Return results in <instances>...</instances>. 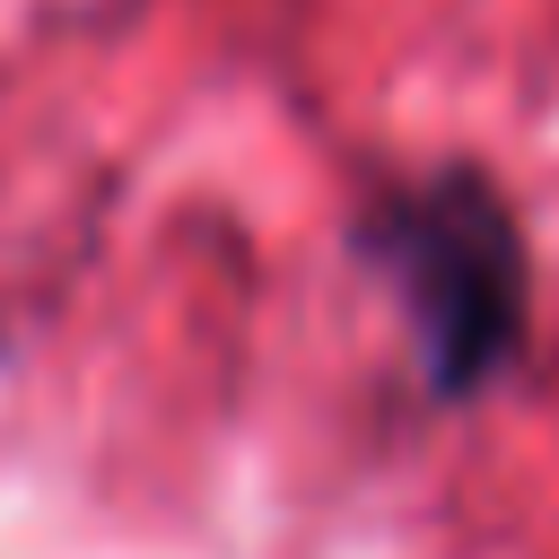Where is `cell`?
Here are the masks:
<instances>
[{
	"label": "cell",
	"mask_w": 559,
	"mask_h": 559,
	"mask_svg": "<svg viewBox=\"0 0 559 559\" xmlns=\"http://www.w3.org/2000/svg\"><path fill=\"white\" fill-rule=\"evenodd\" d=\"M358 262L411 323V358L445 411L507 384L533 332V253L507 183L472 157H445L376 192L349 227Z\"/></svg>",
	"instance_id": "cell-1"
}]
</instances>
